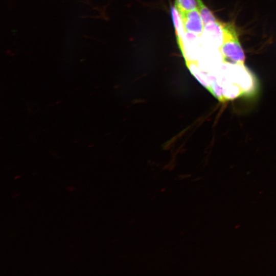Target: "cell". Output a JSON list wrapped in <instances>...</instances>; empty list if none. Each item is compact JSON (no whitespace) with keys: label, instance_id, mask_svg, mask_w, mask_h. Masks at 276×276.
<instances>
[{"label":"cell","instance_id":"1","mask_svg":"<svg viewBox=\"0 0 276 276\" xmlns=\"http://www.w3.org/2000/svg\"><path fill=\"white\" fill-rule=\"evenodd\" d=\"M222 43L219 49L223 62L229 59L234 63L244 64L245 54L239 40L237 30L233 22L222 23Z\"/></svg>","mask_w":276,"mask_h":276},{"label":"cell","instance_id":"2","mask_svg":"<svg viewBox=\"0 0 276 276\" xmlns=\"http://www.w3.org/2000/svg\"><path fill=\"white\" fill-rule=\"evenodd\" d=\"M201 36L202 43L204 45L219 50L223 39L222 22L218 20L205 25Z\"/></svg>","mask_w":276,"mask_h":276},{"label":"cell","instance_id":"3","mask_svg":"<svg viewBox=\"0 0 276 276\" xmlns=\"http://www.w3.org/2000/svg\"><path fill=\"white\" fill-rule=\"evenodd\" d=\"M199 37L195 34L186 32L182 45L179 48L186 63L195 62L197 60L200 51Z\"/></svg>","mask_w":276,"mask_h":276},{"label":"cell","instance_id":"4","mask_svg":"<svg viewBox=\"0 0 276 276\" xmlns=\"http://www.w3.org/2000/svg\"><path fill=\"white\" fill-rule=\"evenodd\" d=\"M179 13L186 31L200 36L204 26L197 7L192 10Z\"/></svg>","mask_w":276,"mask_h":276},{"label":"cell","instance_id":"5","mask_svg":"<svg viewBox=\"0 0 276 276\" xmlns=\"http://www.w3.org/2000/svg\"><path fill=\"white\" fill-rule=\"evenodd\" d=\"M171 12L175 30L176 40L180 48L182 45L183 37L186 31L180 15L175 6L171 8Z\"/></svg>","mask_w":276,"mask_h":276},{"label":"cell","instance_id":"6","mask_svg":"<svg viewBox=\"0 0 276 276\" xmlns=\"http://www.w3.org/2000/svg\"><path fill=\"white\" fill-rule=\"evenodd\" d=\"M197 8L200 14L204 26L218 21L213 13L203 3L202 0H196Z\"/></svg>","mask_w":276,"mask_h":276},{"label":"cell","instance_id":"7","mask_svg":"<svg viewBox=\"0 0 276 276\" xmlns=\"http://www.w3.org/2000/svg\"><path fill=\"white\" fill-rule=\"evenodd\" d=\"M197 6L196 0H175V6L179 12L193 10Z\"/></svg>","mask_w":276,"mask_h":276}]
</instances>
